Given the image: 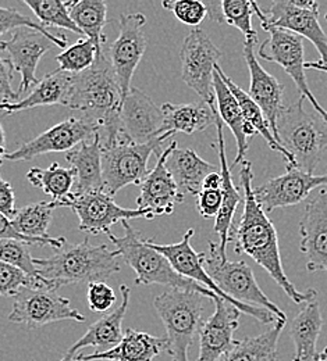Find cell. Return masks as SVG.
<instances>
[{
    "instance_id": "obj_1",
    "label": "cell",
    "mask_w": 327,
    "mask_h": 361,
    "mask_svg": "<svg viewBox=\"0 0 327 361\" xmlns=\"http://www.w3.org/2000/svg\"><path fill=\"white\" fill-rule=\"evenodd\" d=\"M241 188L244 196V209L237 224H233L230 242L235 253H245L252 257L262 269L278 282L285 295L297 305L307 303L318 296L315 289L298 292L287 278L281 263L280 247L276 228L256 202L252 186V166L244 160L239 170Z\"/></svg>"
},
{
    "instance_id": "obj_2",
    "label": "cell",
    "mask_w": 327,
    "mask_h": 361,
    "mask_svg": "<svg viewBox=\"0 0 327 361\" xmlns=\"http://www.w3.org/2000/svg\"><path fill=\"white\" fill-rule=\"evenodd\" d=\"M123 92L117 82L114 70L105 47L97 53L93 67L73 75L66 107L78 110L97 121L102 146L124 139L120 126V110L123 106Z\"/></svg>"
},
{
    "instance_id": "obj_3",
    "label": "cell",
    "mask_w": 327,
    "mask_h": 361,
    "mask_svg": "<svg viewBox=\"0 0 327 361\" xmlns=\"http://www.w3.org/2000/svg\"><path fill=\"white\" fill-rule=\"evenodd\" d=\"M37 276L53 290L71 283L105 282L121 270V259L107 245H91L90 238L81 243H67L50 257L34 259Z\"/></svg>"
},
{
    "instance_id": "obj_4",
    "label": "cell",
    "mask_w": 327,
    "mask_h": 361,
    "mask_svg": "<svg viewBox=\"0 0 327 361\" xmlns=\"http://www.w3.org/2000/svg\"><path fill=\"white\" fill-rule=\"evenodd\" d=\"M124 235L116 236L109 231L106 236L116 246V252L124 264L136 271V285H163L167 288L186 289L199 292L209 299L215 300L219 296L203 288L202 285L177 274L169 260L159 252L148 245V240L142 239L140 231L134 229L129 221L121 223Z\"/></svg>"
},
{
    "instance_id": "obj_5",
    "label": "cell",
    "mask_w": 327,
    "mask_h": 361,
    "mask_svg": "<svg viewBox=\"0 0 327 361\" xmlns=\"http://www.w3.org/2000/svg\"><path fill=\"white\" fill-rule=\"evenodd\" d=\"M304 96L284 107L278 120L276 139L291 156L295 169L314 174L327 152V123L304 109Z\"/></svg>"
},
{
    "instance_id": "obj_6",
    "label": "cell",
    "mask_w": 327,
    "mask_h": 361,
    "mask_svg": "<svg viewBox=\"0 0 327 361\" xmlns=\"http://www.w3.org/2000/svg\"><path fill=\"white\" fill-rule=\"evenodd\" d=\"M210 302L213 300L199 292L176 288L155 298L153 306L166 328V352L172 361H189L188 350L199 334L202 317Z\"/></svg>"
},
{
    "instance_id": "obj_7",
    "label": "cell",
    "mask_w": 327,
    "mask_h": 361,
    "mask_svg": "<svg viewBox=\"0 0 327 361\" xmlns=\"http://www.w3.org/2000/svg\"><path fill=\"white\" fill-rule=\"evenodd\" d=\"M172 134H163L149 143H131L120 139L112 145L102 146V174L105 192L114 196L130 185H141L149 174V157L156 153L159 157L165 150L162 145Z\"/></svg>"
},
{
    "instance_id": "obj_8",
    "label": "cell",
    "mask_w": 327,
    "mask_h": 361,
    "mask_svg": "<svg viewBox=\"0 0 327 361\" xmlns=\"http://www.w3.org/2000/svg\"><path fill=\"white\" fill-rule=\"evenodd\" d=\"M203 267L218 288L230 299L244 305L262 307L279 319L287 321L284 312H281L258 285L252 269L245 262H230L227 255L220 252L218 243L209 242Z\"/></svg>"
},
{
    "instance_id": "obj_9",
    "label": "cell",
    "mask_w": 327,
    "mask_h": 361,
    "mask_svg": "<svg viewBox=\"0 0 327 361\" xmlns=\"http://www.w3.org/2000/svg\"><path fill=\"white\" fill-rule=\"evenodd\" d=\"M252 6L266 32L272 28H278L307 38L316 47L321 56L319 61L327 64V37L319 23L318 1L276 0L269 6L268 11H263L256 1H252Z\"/></svg>"
},
{
    "instance_id": "obj_10",
    "label": "cell",
    "mask_w": 327,
    "mask_h": 361,
    "mask_svg": "<svg viewBox=\"0 0 327 361\" xmlns=\"http://www.w3.org/2000/svg\"><path fill=\"white\" fill-rule=\"evenodd\" d=\"M194 233H195V229L189 228L179 243L159 245L153 239H148V245L152 249H155L156 252H159L162 256H165L177 274H180L182 276L202 285L206 289H209L210 292L218 295L225 302L235 306L241 313L254 317L255 319H258L262 324H272V325L276 324L279 321V318L275 314H272L270 312H268L262 307L249 306V305L235 302L218 288V285L212 281V278L209 276V274L206 272L205 267H203L205 253L195 252L192 245H191V239H192Z\"/></svg>"
},
{
    "instance_id": "obj_11",
    "label": "cell",
    "mask_w": 327,
    "mask_h": 361,
    "mask_svg": "<svg viewBox=\"0 0 327 361\" xmlns=\"http://www.w3.org/2000/svg\"><path fill=\"white\" fill-rule=\"evenodd\" d=\"M53 202V200H52ZM54 207H69L78 217L80 231L90 235L107 233L110 226L123 221H130L133 219L153 217L141 209H123L114 200L113 196L107 195L105 190H91L87 193H70L60 202H53Z\"/></svg>"
},
{
    "instance_id": "obj_12",
    "label": "cell",
    "mask_w": 327,
    "mask_h": 361,
    "mask_svg": "<svg viewBox=\"0 0 327 361\" xmlns=\"http://www.w3.org/2000/svg\"><path fill=\"white\" fill-rule=\"evenodd\" d=\"M8 321L28 328H40L59 321L84 322L85 316L73 309L70 300L45 286L24 288L13 298Z\"/></svg>"
},
{
    "instance_id": "obj_13",
    "label": "cell",
    "mask_w": 327,
    "mask_h": 361,
    "mask_svg": "<svg viewBox=\"0 0 327 361\" xmlns=\"http://www.w3.org/2000/svg\"><path fill=\"white\" fill-rule=\"evenodd\" d=\"M220 57L222 51L201 28L188 34L180 50L183 81L209 106H216L213 73Z\"/></svg>"
},
{
    "instance_id": "obj_14",
    "label": "cell",
    "mask_w": 327,
    "mask_h": 361,
    "mask_svg": "<svg viewBox=\"0 0 327 361\" xmlns=\"http://www.w3.org/2000/svg\"><path fill=\"white\" fill-rule=\"evenodd\" d=\"M268 32H269V38L259 46L258 54L261 56V59L266 61L276 63L281 66L283 70L290 75V78L297 85L301 96L309 100L316 114L327 123L326 110L319 104V102L316 100V97L314 96L307 82L305 60H304L305 53H304L302 38L292 32L278 30V28H272Z\"/></svg>"
},
{
    "instance_id": "obj_15",
    "label": "cell",
    "mask_w": 327,
    "mask_h": 361,
    "mask_svg": "<svg viewBox=\"0 0 327 361\" xmlns=\"http://www.w3.org/2000/svg\"><path fill=\"white\" fill-rule=\"evenodd\" d=\"M97 121L88 117H71L49 128L32 140L23 143L18 149L4 156L10 161H28L47 153H67L81 142L99 133Z\"/></svg>"
},
{
    "instance_id": "obj_16",
    "label": "cell",
    "mask_w": 327,
    "mask_h": 361,
    "mask_svg": "<svg viewBox=\"0 0 327 361\" xmlns=\"http://www.w3.org/2000/svg\"><path fill=\"white\" fill-rule=\"evenodd\" d=\"M145 24L146 17L142 13L121 14L119 37L109 47V59L124 97L133 88L131 80L146 50V38L142 32Z\"/></svg>"
},
{
    "instance_id": "obj_17",
    "label": "cell",
    "mask_w": 327,
    "mask_h": 361,
    "mask_svg": "<svg viewBox=\"0 0 327 361\" xmlns=\"http://www.w3.org/2000/svg\"><path fill=\"white\" fill-rule=\"evenodd\" d=\"M318 188H327V174H308L295 167H287L285 174L254 188V195L268 214L276 209L301 203Z\"/></svg>"
},
{
    "instance_id": "obj_18",
    "label": "cell",
    "mask_w": 327,
    "mask_h": 361,
    "mask_svg": "<svg viewBox=\"0 0 327 361\" xmlns=\"http://www.w3.org/2000/svg\"><path fill=\"white\" fill-rule=\"evenodd\" d=\"M123 137L131 143H149L163 135V111L145 92L131 88L120 110Z\"/></svg>"
},
{
    "instance_id": "obj_19",
    "label": "cell",
    "mask_w": 327,
    "mask_h": 361,
    "mask_svg": "<svg viewBox=\"0 0 327 361\" xmlns=\"http://www.w3.org/2000/svg\"><path fill=\"white\" fill-rule=\"evenodd\" d=\"M174 146H177L176 140H173L157 157L155 167L149 171V174L140 185L137 209L148 212L153 219L157 216L172 214L176 209V204L183 203L186 199L166 167V160Z\"/></svg>"
},
{
    "instance_id": "obj_20",
    "label": "cell",
    "mask_w": 327,
    "mask_h": 361,
    "mask_svg": "<svg viewBox=\"0 0 327 361\" xmlns=\"http://www.w3.org/2000/svg\"><path fill=\"white\" fill-rule=\"evenodd\" d=\"M299 249L311 272H327V188H322L305 206L299 221Z\"/></svg>"
},
{
    "instance_id": "obj_21",
    "label": "cell",
    "mask_w": 327,
    "mask_h": 361,
    "mask_svg": "<svg viewBox=\"0 0 327 361\" xmlns=\"http://www.w3.org/2000/svg\"><path fill=\"white\" fill-rule=\"evenodd\" d=\"M54 45L41 32L31 28L16 30L8 41H0V50L8 54L13 68L21 75L18 93L27 92L40 81L37 68L41 57Z\"/></svg>"
},
{
    "instance_id": "obj_22",
    "label": "cell",
    "mask_w": 327,
    "mask_h": 361,
    "mask_svg": "<svg viewBox=\"0 0 327 361\" xmlns=\"http://www.w3.org/2000/svg\"><path fill=\"white\" fill-rule=\"evenodd\" d=\"M215 312L199 329V356L196 361H219L234 345L241 312L223 299L213 300Z\"/></svg>"
},
{
    "instance_id": "obj_23",
    "label": "cell",
    "mask_w": 327,
    "mask_h": 361,
    "mask_svg": "<svg viewBox=\"0 0 327 361\" xmlns=\"http://www.w3.org/2000/svg\"><path fill=\"white\" fill-rule=\"evenodd\" d=\"M255 44L245 42L244 44V57L249 70L251 87H249V97L259 106L263 111L272 134L278 135V120L280 117L283 106V94L284 87L278 81L276 77L269 74L258 61L255 56Z\"/></svg>"
},
{
    "instance_id": "obj_24",
    "label": "cell",
    "mask_w": 327,
    "mask_h": 361,
    "mask_svg": "<svg viewBox=\"0 0 327 361\" xmlns=\"http://www.w3.org/2000/svg\"><path fill=\"white\" fill-rule=\"evenodd\" d=\"M216 131H218V140L213 143V147L218 149L219 153V160H220V174H222V195H223V202L220 212L218 217L215 219V226L213 231L219 236V249L223 255H227V245L230 243V233L234 224V217L238 206L244 202V196H241V192L234 183L233 176L230 171V167L227 164V156H226V142H225V134H223V123L216 114Z\"/></svg>"
},
{
    "instance_id": "obj_25",
    "label": "cell",
    "mask_w": 327,
    "mask_h": 361,
    "mask_svg": "<svg viewBox=\"0 0 327 361\" xmlns=\"http://www.w3.org/2000/svg\"><path fill=\"white\" fill-rule=\"evenodd\" d=\"M120 293H121L120 306L116 310H113L112 313L105 314L96 322H94L88 328V331L70 348V350L66 355L67 357H74L77 355V352H80L84 348L91 346V348L103 349L99 352H105V350L116 348L121 342V339L124 336V334L121 331V325H123V319H124L127 309H129L131 292L127 285H121Z\"/></svg>"
},
{
    "instance_id": "obj_26",
    "label": "cell",
    "mask_w": 327,
    "mask_h": 361,
    "mask_svg": "<svg viewBox=\"0 0 327 361\" xmlns=\"http://www.w3.org/2000/svg\"><path fill=\"white\" fill-rule=\"evenodd\" d=\"M166 349V336H153L129 328L116 348L93 355H76V357L84 361H152Z\"/></svg>"
},
{
    "instance_id": "obj_27",
    "label": "cell",
    "mask_w": 327,
    "mask_h": 361,
    "mask_svg": "<svg viewBox=\"0 0 327 361\" xmlns=\"http://www.w3.org/2000/svg\"><path fill=\"white\" fill-rule=\"evenodd\" d=\"M213 90L216 97L218 114L222 123L230 128L237 142V156L233 161V167H235L241 164L245 159L248 150V137L256 135V133L246 124L237 99L223 81L220 73L218 71V66L215 67L213 73Z\"/></svg>"
},
{
    "instance_id": "obj_28",
    "label": "cell",
    "mask_w": 327,
    "mask_h": 361,
    "mask_svg": "<svg viewBox=\"0 0 327 361\" xmlns=\"http://www.w3.org/2000/svg\"><path fill=\"white\" fill-rule=\"evenodd\" d=\"M64 157L77 174L76 193L105 190L102 174V140L99 133L64 153Z\"/></svg>"
},
{
    "instance_id": "obj_29",
    "label": "cell",
    "mask_w": 327,
    "mask_h": 361,
    "mask_svg": "<svg viewBox=\"0 0 327 361\" xmlns=\"http://www.w3.org/2000/svg\"><path fill=\"white\" fill-rule=\"evenodd\" d=\"M166 167L183 196H198L205 178L218 171L216 166L205 161L195 150L180 149L179 146H174L170 152Z\"/></svg>"
},
{
    "instance_id": "obj_30",
    "label": "cell",
    "mask_w": 327,
    "mask_h": 361,
    "mask_svg": "<svg viewBox=\"0 0 327 361\" xmlns=\"http://www.w3.org/2000/svg\"><path fill=\"white\" fill-rule=\"evenodd\" d=\"M73 82V75L61 70H56L47 74L35 87L32 92L18 102H1L0 110L4 114H14L18 111L31 110L41 106L61 104L66 106L69 93Z\"/></svg>"
},
{
    "instance_id": "obj_31",
    "label": "cell",
    "mask_w": 327,
    "mask_h": 361,
    "mask_svg": "<svg viewBox=\"0 0 327 361\" xmlns=\"http://www.w3.org/2000/svg\"><path fill=\"white\" fill-rule=\"evenodd\" d=\"M163 134L176 135L177 133L192 135L208 130L216 123V106L205 102L187 104H162Z\"/></svg>"
},
{
    "instance_id": "obj_32",
    "label": "cell",
    "mask_w": 327,
    "mask_h": 361,
    "mask_svg": "<svg viewBox=\"0 0 327 361\" xmlns=\"http://www.w3.org/2000/svg\"><path fill=\"white\" fill-rule=\"evenodd\" d=\"M323 328V317L319 302L315 299L307 302L305 307L291 322L290 335L295 345L292 361H315L316 343Z\"/></svg>"
},
{
    "instance_id": "obj_33",
    "label": "cell",
    "mask_w": 327,
    "mask_h": 361,
    "mask_svg": "<svg viewBox=\"0 0 327 361\" xmlns=\"http://www.w3.org/2000/svg\"><path fill=\"white\" fill-rule=\"evenodd\" d=\"M285 321L279 319L272 328L254 338L235 341L233 348L220 357L219 361H276L278 343Z\"/></svg>"
},
{
    "instance_id": "obj_34",
    "label": "cell",
    "mask_w": 327,
    "mask_h": 361,
    "mask_svg": "<svg viewBox=\"0 0 327 361\" xmlns=\"http://www.w3.org/2000/svg\"><path fill=\"white\" fill-rule=\"evenodd\" d=\"M218 71L220 73V75H222L223 81L226 82V85L229 87V90H232L234 97L237 99V102H238V104L242 110V114H244V118H245L246 124L256 133V135H261L266 140V143L269 145L270 149L280 153L283 159L287 163V167H292L294 161H292L291 156L287 153V150L281 146L280 143L278 142V139L272 134L270 126H269L263 111L259 109V106L249 97V94L246 92H244L237 84H234L232 78H229L223 73V70L219 67V64H218Z\"/></svg>"
},
{
    "instance_id": "obj_35",
    "label": "cell",
    "mask_w": 327,
    "mask_h": 361,
    "mask_svg": "<svg viewBox=\"0 0 327 361\" xmlns=\"http://www.w3.org/2000/svg\"><path fill=\"white\" fill-rule=\"evenodd\" d=\"M70 17L83 35L94 42L99 50L106 45L103 28L107 20V3L105 0L66 1Z\"/></svg>"
},
{
    "instance_id": "obj_36",
    "label": "cell",
    "mask_w": 327,
    "mask_h": 361,
    "mask_svg": "<svg viewBox=\"0 0 327 361\" xmlns=\"http://www.w3.org/2000/svg\"><path fill=\"white\" fill-rule=\"evenodd\" d=\"M27 180L34 188L42 189L53 202H60L71 193L77 174L71 167H61L59 163H52L47 169H31L27 173Z\"/></svg>"
},
{
    "instance_id": "obj_37",
    "label": "cell",
    "mask_w": 327,
    "mask_h": 361,
    "mask_svg": "<svg viewBox=\"0 0 327 361\" xmlns=\"http://www.w3.org/2000/svg\"><path fill=\"white\" fill-rule=\"evenodd\" d=\"M54 209L52 200L24 206L17 209L16 216L10 220L11 226L23 236L31 239H49L52 236L47 233V228L50 226Z\"/></svg>"
},
{
    "instance_id": "obj_38",
    "label": "cell",
    "mask_w": 327,
    "mask_h": 361,
    "mask_svg": "<svg viewBox=\"0 0 327 361\" xmlns=\"http://www.w3.org/2000/svg\"><path fill=\"white\" fill-rule=\"evenodd\" d=\"M32 10L42 27H56L83 35L80 28L70 17L66 1L61 0H23Z\"/></svg>"
},
{
    "instance_id": "obj_39",
    "label": "cell",
    "mask_w": 327,
    "mask_h": 361,
    "mask_svg": "<svg viewBox=\"0 0 327 361\" xmlns=\"http://www.w3.org/2000/svg\"><path fill=\"white\" fill-rule=\"evenodd\" d=\"M102 50H99L88 38L78 39L74 45L67 47L63 53L56 56V63L59 64V70L77 75L93 67L97 53Z\"/></svg>"
},
{
    "instance_id": "obj_40",
    "label": "cell",
    "mask_w": 327,
    "mask_h": 361,
    "mask_svg": "<svg viewBox=\"0 0 327 361\" xmlns=\"http://www.w3.org/2000/svg\"><path fill=\"white\" fill-rule=\"evenodd\" d=\"M222 10H223L225 23L239 30L245 37V42L255 44V45L258 44V34L252 27V14H255L252 1L223 0Z\"/></svg>"
},
{
    "instance_id": "obj_41",
    "label": "cell",
    "mask_w": 327,
    "mask_h": 361,
    "mask_svg": "<svg viewBox=\"0 0 327 361\" xmlns=\"http://www.w3.org/2000/svg\"><path fill=\"white\" fill-rule=\"evenodd\" d=\"M20 28H31L35 30L38 32H41L42 35H45L47 39L57 47H66L67 49V38L63 35H53L47 31L45 27H42L40 23H37L35 20L20 14L16 8L13 7H1L0 6V35H4L7 32H14L16 30Z\"/></svg>"
},
{
    "instance_id": "obj_42",
    "label": "cell",
    "mask_w": 327,
    "mask_h": 361,
    "mask_svg": "<svg viewBox=\"0 0 327 361\" xmlns=\"http://www.w3.org/2000/svg\"><path fill=\"white\" fill-rule=\"evenodd\" d=\"M30 246L31 245L23 240L1 239L0 240V263L24 271L30 276H37V267L34 264V257L31 256Z\"/></svg>"
},
{
    "instance_id": "obj_43",
    "label": "cell",
    "mask_w": 327,
    "mask_h": 361,
    "mask_svg": "<svg viewBox=\"0 0 327 361\" xmlns=\"http://www.w3.org/2000/svg\"><path fill=\"white\" fill-rule=\"evenodd\" d=\"M28 286L45 285L40 281L38 276H30L24 271L0 263V296L16 298L24 288Z\"/></svg>"
},
{
    "instance_id": "obj_44",
    "label": "cell",
    "mask_w": 327,
    "mask_h": 361,
    "mask_svg": "<svg viewBox=\"0 0 327 361\" xmlns=\"http://www.w3.org/2000/svg\"><path fill=\"white\" fill-rule=\"evenodd\" d=\"M162 6L186 25H199L208 16L203 1L199 0H165Z\"/></svg>"
},
{
    "instance_id": "obj_45",
    "label": "cell",
    "mask_w": 327,
    "mask_h": 361,
    "mask_svg": "<svg viewBox=\"0 0 327 361\" xmlns=\"http://www.w3.org/2000/svg\"><path fill=\"white\" fill-rule=\"evenodd\" d=\"M87 302L91 312L97 314H107L116 302V293L112 286L106 282H91L88 283Z\"/></svg>"
},
{
    "instance_id": "obj_46",
    "label": "cell",
    "mask_w": 327,
    "mask_h": 361,
    "mask_svg": "<svg viewBox=\"0 0 327 361\" xmlns=\"http://www.w3.org/2000/svg\"><path fill=\"white\" fill-rule=\"evenodd\" d=\"M1 239H17V240L27 242L28 245H34V246H52L56 250L61 249L67 242L66 238H63V236H60V238L52 236L49 239H31V238L23 236L13 228L11 221L7 217L0 214V240Z\"/></svg>"
},
{
    "instance_id": "obj_47",
    "label": "cell",
    "mask_w": 327,
    "mask_h": 361,
    "mask_svg": "<svg viewBox=\"0 0 327 361\" xmlns=\"http://www.w3.org/2000/svg\"><path fill=\"white\" fill-rule=\"evenodd\" d=\"M223 202L222 190H201L196 196V209L203 219H216Z\"/></svg>"
},
{
    "instance_id": "obj_48",
    "label": "cell",
    "mask_w": 327,
    "mask_h": 361,
    "mask_svg": "<svg viewBox=\"0 0 327 361\" xmlns=\"http://www.w3.org/2000/svg\"><path fill=\"white\" fill-rule=\"evenodd\" d=\"M11 63L8 59L0 56V96L4 99L3 102H18L20 93L11 88L13 73H11Z\"/></svg>"
},
{
    "instance_id": "obj_49",
    "label": "cell",
    "mask_w": 327,
    "mask_h": 361,
    "mask_svg": "<svg viewBox=\"0 0 327 361\" xmlns=\"http://www.w3.org/2000/svg\"><path fill=\"white\" fill-rule=\"evenodd\" d=\"M16 213H17V209H16L14 189L0 176V214L11 220L16 216Z\"/></svg>"
},
{
    "instance_id": "obj_50",
    "label": "cell",
    "mask_w": 327,
    "mask_h": 361,
    "mask_svg": "<svg viewBox=\"0 0 327 361\" xmlns=\"http://www.w3.org/2000/svg\"><path fill=\"white\" fill-rule=\"evenodd\" d=\"M205 6H206L209 18L213 23H218V24H223L225 23L223 10H222V1H206Z\"/></svg>"
},
{
    "instance_id": "obj_51",
    "label": "cell",
    "mask_w": 327,
    "mask_h": 361,
    "mask_svg": "<svg viewBox=\"0 0 327 361\" xmlns=\"http://www.w3.org/2000/svg\"><path fill=\"white\" fill-rule=\"evenodd\" d=\"M222 185H223V180H222L220 171H215L205 178L202 190H222Z\"/></svg>"
},
{
    "instance_id": "obj_52",
    "label": "cell",
    "mask_w": 327,
    "mask_h": 361,
    "mask_svg": "<svg viewBox=\"0 0 327 361\" xmlns=\"http://www.w3.org/2000/svg\"><path fill=\"white\" fill-rule=\"evenodd\" d=\"M305 70H318L327 74V64H323L322 61H308L305 63Z\"/></svg>"
},
{
    "instance_id": "obj_53",
    "label": "cell",
    "mask_w": 327,
    "mask_h": 361,
    "mask_svg": "<svg viewBox=\"0 0 327 361\" xmlns=\"http://www.w3.org/2000/svg\"><path fill=\"white\" fill-rule=\"evenodd\" d=\"M6 154H7V152H6V135H4L3 127L0 124V166H1Z\"/></svg>"
},
{
    "instance_id": "obj_54",
    "label": "cell",
    "mask_w": 327,
    "mask_h": 361,
    "mask_svg": "<svg viewBox=\"0 0 327 361\" xmlns=\"http://www.w3.org/2000/svg\"><path fill=\"white\" fill-rule=\"evenodd\" d=\"M315 361H327V348H325L321 353H318Z\"/></svg>"
},
{
    "instance_id": "obj_55",
    "label": "cell",
    "mask_w": 327,
    "mask_h": 361,
    "mask_svg": "<svg viewBox=\"0 0 327 361\" xmlns=\"http://www.w3.org/2000/svg\"><path fill=\"white\" fill-rule=\"evenodd\" d=\"M63 361H84V360H80V359H77V357H76V356H74V357H67V356H66V357H64V359H63Z\"/></svg>"
},
{
    "instance_id": "obj_56",
    "label": "cell",
    "mask_w": 327,
    "mask_h": 361,
    "mask_svg": "<svg viewBox=\"0 0 327 361\" xmlns=\"http://www.w3.org/2000/svg\"><path fill=\"white\" fill-rule=\"evenodd\" d=\"M326 21H327V13H326Z\"/></svg>"
},
{
    "instance_id": "obj_57",
    "label": "cell",
    "mask_w": 327,
    "mask_h": 361,
    "mask_svg": "<svg viewBox=\"0 0 327 361\" xmlns=\"http://www.w3.org/2000/svg\"><path fill=\"white\" fill-rule=\"evenodd\" d=\"M60 361H63V359H61V360H60Z\"/></svg>"
}]
</instances>
